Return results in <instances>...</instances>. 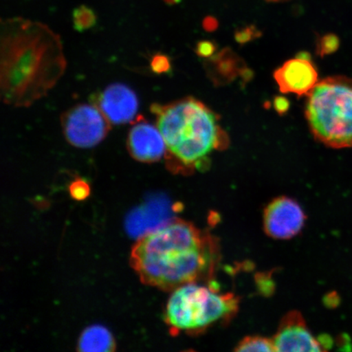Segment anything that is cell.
I'll use <instances>...</instances> for the list:
<instances>
[{"label": "cell", "mask_w": 352, "mask_h": 352, "mask_svg": "<svg viewBox=\"0 0 352 352\" xmlns=\"http://www.w3.org/2000/svg\"><path fill=\"white\" fill-rule=\"evenodd\" d=\"M217 241L192 223L173 219L136 242L131 267L144 285L173 292L210 280L218 263Z\"/></svg>", "instance_id": "1"}, {"label": "cell", "mask_w": 352, "mask_h": 352, "mask_svg": "<svg viewBox=\"0 0 352 352\" xmlns=\"http://www.w3.org/2000/svg\"><path fill=\"white\" fill-rule=\"evenodd\" d=\"M127 149L136 161L153 164L166 154V143L161 131L144 120L136 121L127 136Z\"/></svg>", "instance_id": "9"}, {"label": "cell", "mask_w": 352, "mask_h": 352, "mask_svg": "<svg viewBox=\"0 0 352 352\" xmlns=\"http://www.w3.org/2000/svg\"><path fill=\"white\" fill-rule=\"evenodd\" d=\"M151 68L157 74L169 73L171 69L169 57L161 54L154 55L151 61Z\"/></svg>", "instance_id": "17"}, {"label": "cell", "mask_w": 352, "mask_h": 352, "mask_svg": "<svg viewBox=\"0 0 352 352\" xmlns=\"http://www.w3.org/2000/svg\"><path fill=\"white\" fill-rule=\"evenodd\" d=\"M164 1L168 4V6H175V4H178L182 1V0H164Z\"/></svg>", "instance_id": "22"}, {"label": "cell", "mask_w": 352, "mask_h": 352, "mask_svg": "<svg viewBox=\"0 0 352 352\" xmlns=\"http://www.w3.org/2000/svg\"><path fill=\"white\" fill-rule=\"evenodd\" d=\"M204 26L206 30H208V32H212V30L217 28L218 22L217 19H214V17H206L204 21Z\"/></svg>", "instance_id": "21"}, {"label": "cell", "mask_w": 352, "mask_h": 352, "mask_svg": "<svg viewBox=\"0 0 352 352\" xmlns=\"http://www.w3.org/2000/svg\"><path fill=\"white\" fill-rule=\"evenodd\" d=\"M267 1L270 2H283V1H287V0H267Z\"/></svg>", "instance_id": "23"}, {"label": "cell", "mask_w": 352, "mask_h": 352, "mask_svg": "<svg viewBox=\"0 0 352 352\" xmlns=\"http://www.w3.org/2000/svg\"><path fill=\"white\" fill-rule=\"evenodd\" d=\"M151 112L166 143V162L176 174H190L209 166L210 157L228 144L217 114L201 101L187 98L153 104Z\"/></svg>", "instance_id": "3"}, {"label": "cell", "mask_w": 352, "mask_h": 352, "mask_svg": "<svg viewBox=\"0 0 352 352\" xmlns=\"http://www.w3.org/2000/svg\"><path fill=\"white\" fill-rule=\"evenodd\" d=\"M263 220L267 236L277 240H287L302 231L306 215L296 200L283 196L268 204L263 211Z\"/></svg>", "instance_id": "7"}, {"label": "cell", "mask_w": 352, "mask_h": 352, "mask_svg": "<svg viewBox=\"0 0 352 352\" xmlns=\"http://www.w3.org/2000/svg\"><path fill=\"white\" fill-rule=\"evenodd\" d=\"M276 351H323L322 338H316L300 312L286 314L272 338Z\"/></svg>", "instance_id": "8"}, {"label": "cell", "mask_w": 352, "mask_h": 352, "mask_svg": "<svg viewBox=\"0 0 352 352\" xmlns=\"http://www.w3.org/2000/svg\"><path fill=\"white\" fill-rule=\"evenodd\" d=\"M90 192L89 184L85 179L78 178L70 184V195L77 201L86 199L89 196Z\"/></svg>", "instance_id": "16"}, {"label": "cell", "mask_w": 352, "mask_h": 352, "mask_svg": "<svg viewBox=\"0 0 352 352\" xmlns=\"http://www.w3.org/2000/svg\"><path fill=\"white\" fill-rule=\"evenodd\" d=\"M340 41L334 34H324L319 39L318 52L321 56L333 54L340 48Z\"/></svg>", "instance_id": "15"}, {"label": "cell", "mask_w": 352, "mask_h": 352, "mask_svg": "<svg viewBox=\"0 0 352 352\" xmlns=\"http://www.w3.org/2000/svg\"><path fill=\"white\" fill-rule=\"evenodd\" d=\"M72 20L74 30L78 32H83L96 25L98 16L91 8L81 6L74 8Z\"/></svg>", "instance_id": "14"}, {"label": "cell", "mask_w": 352, "mask_h": 352, "mask_svg": "<svg viewBox=\"0 0 352 352\" xmlns=\"http://www.w3.org/2000/svg\"><path fill=\"white\" fill-rule=\"evenodd\" d=\"M255 34H256V30L252 26L242 29L236 34V41L241 43L248 42L254 37Z\"/></svg>", "instance_id": "19"}, {"label": "cell", "mask_w": 352, "mask_h": 352, "mask_svg": "<svg viewBox=\"0 0 352 352\" xmlns=\"http://www.w3.org/2000/svg\"><path fill=\"white\" fill-rule=\"evenodd\" d=\"M274 107L276 111L278 113L280 116H283V114L287 113L290 103L289 100L284 98V96H276L274 100Z\"/></svg>", "instance_id": "20"}, {"label": "cell", "mask_w": 352, "mask_h": 352, "mask_svg": "<svg viewBox=\"0 0 352 352\" xmlns=\"http://www.w3.org/2000/svg\"><path fill=\"white\" fill-rule=\"evenodd\" d=\"M61 126L67 142L73 146L90 148L102 142L111 123L96 104L76 105L61 116Z\"/></svg>", "instance_id": "6"}, {"label": "cell", "mask_w": 352, "mask_h": 352, "mask_svg": "<svg viewBox=\"0 0 352 352\" xmlns=\"http://www.w3.org/2000/svg\"><path fill=\"white\" fill-rule=\"evenodd\" d=\"M215 52L214 43L210 41H201L197 43L196 52L201 57L212 56Z\"/></svg>", "instance_id": "18"}, {"label": "cell", "mask_w": 352, "mask_h": 352, "mask_svg": "<svg viewBox=\"0 0 352 352\" xmlns=\"http://www.w3.org/2000/svg\"><path fill=\"white\" fill-rule=\"evenodd\" d=\"M235 294L220 293L214 285L192 283L173 290L166 307L165 320L171 331L197 334L231 320L239 310Z\"/></svg>", "instance_id": "5"}, {"label": "cell", "mask_w": 352, "mask_h": 352, "mask_svg": "<svg viewBox=\"0 0 352 352\" xmlns=\"http://www.w3.org/2000/svg\"><path fill=\"white\" fill-rule=\"evenodd\" d=\"M78 350L88 352H109L116 350L112 334L100 325L87 328L78 341Z\"/></svg>", "instance_id": "12"}, {"label": "cell", "mask_w": 352, "mask_h": 352, "mask_svg": "<svg viewBox=\"0 0 352 352\" xmlns=\"http://www.w3.org/2000/svg\"><path fill=\"white\" fill-rule=\"evenodd\" d=\"M235 351H276L272 338L259 336H248L241 340L235 347Z\"/></svg>", "instance_id": "13"}, {"label": "cell", "mask_w": 352, "mask_h": 352, "mask_svg": "<svg viewBox=\"0 0 352 352\" xmlns=\"http://www.w3.org/2000/svg\"><path fill=\"white\" fill-rule=\"evenodd\" d=\"M113 125L125 124L138 113V96L122 83L108 86L96 98V104Z\"/></svg>", "instance_id": "10"}, {"label": "cell", "mask_w": 352, "mask_h": 352, "mask_svg": "<svg viewBox=\"0 0 352 352\" xmlns=\"http://www.w3.org/2000/svg\"><path fill=\"white\" fill-rule=\"evenodd\" d=\"M307 96L306 117L314 138L330 148H351L352 78H325Z\"/></svg>", "instance_id": "4"}, {"label": "cell", "mask_w": 352, "mask_h": 352, "mask_svg": "<svg viewBox=\"0 0 352 352\" xmlns=\"http://www.w3.org/2000/svg\"><path fill=\"white\" fill-rule=\"evenodd\" d=\"M66 60L58 35L45 25L8 21L1 38V98L28 107L45 96L63 76Z\"/></svg>", "instance_id": "2"}, {"label": "cell", "mask_w": 352, "mask_h": 352, "mask_svg": "<svg viewBox=\"0 0 352 352\" xmlns=\"http://www.w3.org/2000/svg\"><path fill=\"white\" fill-rule=\"evenodd\" d=\"M274 78L283 94L308 95L318 83V73L311 59L289 60L274 72Z\"/></svg>", "instance_id": "11"}]
</instances>
